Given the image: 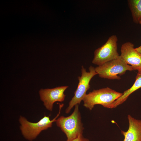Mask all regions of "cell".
I'll use <instances>...</instances> for the list:
<instances>
[{
    "label": "cell",
    "mask_w": 141,
    "mask_h": 141,
    "mask_svg": "<svg viewBox=\"0 0 141 141\" xmlns=\"http://www.w3.org/2000/svg\"><path fill=\"white\" fill-rule=\"evenodd\" d=\"M72 141H90V140L88 138H85L83 134H80L77 138Z\"/></svg>",
    "instance_id": "obj_12"
},
{
    "label": "cell",
    "mask_w": 141,
    "mask_h": 141,
    "mask_svg": "<svg viewBox=\"0 0 141 141\" xmlns=\"http://www.w3.org/2000/svg\"><path fill=\"white\" fill-rule=\"evenodd\" d=\"M79 104L76 105L72 113L69 116H62L56 121V125L65 134L66 141H72L80 134H83L84 128L81 120Z\"/></svg>",
    "instance_id": "obj_2"
},
{
    "label": "cell",
    "mask_w": 141,
    "mask_h": 141,
    "mask_svg": "<svg viewBox=\"0 0 141 141\" xmlns=\"http://www.w3.org/2000/svg\"><path fill=\"white\" fill-rule=\"evenodd\" d=\"M68 87V86H62L52 89H41L39 91L41 100L48 110H52L54 104L56 102H62L65 99V91Z\"/></svg>",
    "instance_id": "obj_7"
},
{
    "label": "cell",
    "mask_w": 141,
    "mask_h": 141,
    "mask_svg": "<svg viewBox=\"0 0 141 141\" xmlns=\"http://www.w3.org/2000/svg\"><path fill=\"white\" fill-rule=\"evenodd\" d=\"M122 94L107 87L94 90L86 94L83 100L84 106L91 110L95 105L99 104L104 108L111 109L113 103Z\"/></svg>",
    "instance_id": "obj_1"
},
{
    "label": "cell",
    "mask_w": 141,
    "mask_h": 141,
    "mask_svg": "<svg viewBox=\"0 0 141 141\" xmlns=\"http://www.w3.org/2000/svg\"><path fill=\"white\" fill-rule=\"evenodd\" d=\"M141 88V71L138 72L135 82L132 86L125 91L122 95L113 103L111 109L115 108L122 104L126 100L131 94Z\"/></svg>",
    "instance_id": "obj_10"
},
{
    "label": "cell",
    "mask_w": 141,
    "mask_h": 141,
    "mask_svg": "<svg viewBox=\"0 0 141 141\" xmlns=\"http://www.w3.org/2000/svg\"><path fill=\"white\" fill-rule=\"evenodd\" d=\"M118 41L116 35L110 36L104 44L95 50L92 63L100 66L119 57L120 55L117 50Z\"/></svg>",
    "instance_id": "obj_6"
},
{
    "label": "cell",
    "mask_w": 141,
    "mask_h": 141,
    "mask_svg": "<svg viewBox=\"0 0 141 141\" xmlns=\"http://www.w3.org/2000/svg\"><path fill=\"white\" fill-rule=\"evenodd\" d=\"M120 51V57L127 64L130 65L133 70L141 71V54L136 50L133 44L129 42L123 43Z\"/></svg>",
    "instance_id": "obj_8"
},
{
    "label": "cell",
    "mask_w": 141,
    "mask_h": 141,
    "mask_svg": "<svg viewBox=\"0 0 141 141\" xmlns=\"http://www.w3.org/2000/svg\"><path fill=\"white\" fill-rule=\"evenodd\" d=\"M127 2L133 22L139 24L141 20V0H128Z\"/></svg>",
    "instance_id": "obj_11"
},
{
    "label": "cell",
    "mask_w": 141,
    "mask_h": 141,
    "mask_svg": "<svg viewBox=\"0 0 141 141\" xmlns=\"http://www.w3.org/2000/svg\"><path fill=\"white\" fill-rule=\"evenodd\" d=\"M89 71L86 72L83 66L81 68V74L78 77L79 83L77 87L74 92V95L69 103L65 110V113H69L76 105H79L87 94L86 92L90 88V81L92 78L97 74L95 68L92 66L89 68Z\"/></svg>",
    "instance_id": "obj_5"
},
{
    "label": "cell",
    "mask_w": 141,
    "mask_h": 141,
    "mask_svg": "<svg viewBox=\"0 0 141 141\" xmlns=\"http://www.w3.org/2000/svg\"><path fill=\"white\" fill-rule=\"evenodd\" d=\"M139 24H141V20L140 21ZM135 49L137 51L141 54V45L140 46L135 48Z\"/></svg>",
    "instance_id": "obj_13"
},
{
    "label": "cell",
    "mask_w": 141,
    "mask_h": 141,
    "mask_svg": "<svg viewBox=\"0 0 141 141\" xmlns=\"http://www.w3.org/2000/svg\"><path fill=\"white\" fill-rule=\"evenodd\" d=\"M59 112L53 119L50 120L49 116H44L37 122L33 123L28 121L24 117L20 116L19 121L21 125L20 129L24 137L30 141L35 139L43 131L52 127L53 122H56L59 115L63 104H59Z\"/></svg>",
    "instance_id": "obj_3"
},
{
    "label": "cell",
    "mask_w": 141,
    "mask_h": 141,
    "mask_svg": "<svg viewBox=\"0 0 141 141\" xmlns=\"http://www.w3.org/2000/svg\"><path fill=\"white\" fill-rule=\"evenodd\" d=\"M95 68L99 77L111 80H119L121 78L118 75H122L127 70H133L132 67L127 64L120 55L118 58Z\"/></svg>",
    "instance_id": "obj_4"
},
{
    "label": "cell",
    "mask_w": 141,
    "mask_h": 141,
    "mask_svg": "<svg viewBox=\"0 0 141 141\" xmlns=\"http://www.w3.org/2000/svg\"><path fill=\"white\" fill-rule=\"evenodd\" d=\"M129 127L126 131L121 130L124 136L123 141H141V120L137 119L130 115L127 116Z\"/></svg>",
    "instance_id": "obj_9"
}]
</instances>
